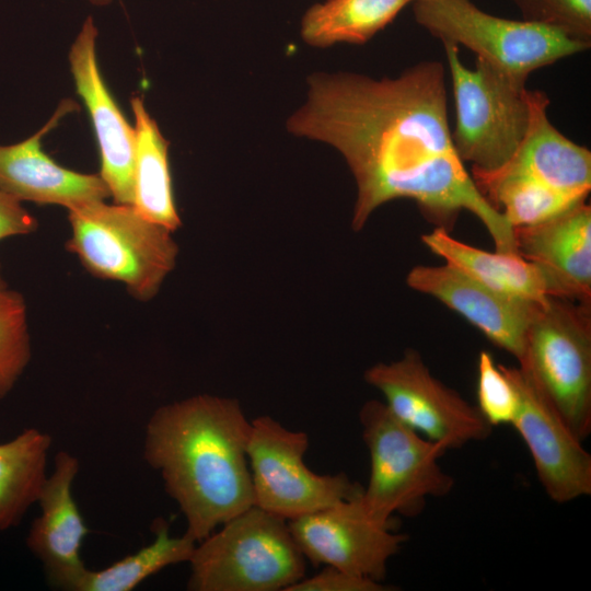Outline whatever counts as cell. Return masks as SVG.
Masks as SVG:
<instances>
[{
    "mask_svg": "<svg viewBox=\"0 0 591 591\" xmlns=\"http://www.w3.org/2000/svg\"><path fill=\"white\" fill-rule=\"evenodd\" d=\"M287 130L344 158L357 188L355 230L380 206L410 199L449 232L462 211L473 213L497 252L515 253L512 227L479 193L454 149L442 62L420 61L394 78L313 73Z\"/></svg>",
    "mask_w": 591,
    "mask_h": 591,
    "instance_id": "obj_1",
    "label": "cell"
},
{
    "mask_svg": "<svg viewBox=\"0 0 591 591\" xmlns=\"http://www.w3.org/2000/svg\"><path fill=\"white\" fill-rule=\"evenodd\" d=\"M251 429L239 401L197 394L157 408L149 418L143 457L158 471L200 542L253 506L246 454Z\"/></svg>",
    "mask_w": 591,
    "mask_h": 591,
    "instance_id": "obj_2",
    "label": "cell"
},
{
    "mask_svg": "<svg viewBox=\"0 0 591 591\" xmlns=\"http://www.w3.org/2000/svg\"><path fill=\"white\" fill-rule=\"evenodd\" d=\"M68 220L67 251L92 276L121 282L139 301L153 299L175 266L172 231L130 205L90 201L69 209Z\"/></svg>",
    "mask_w": 591,
    "mask_h": 591,
    "instance_id": "obj_3",
    "label": "cell"
},
{
    "mask_svg": "<svg viewBox=\"0 0 591 591\" xmlns=\"http://www.w3.org/2000/svg\"><path fill=\"white\" fill-rule=\"evenodd\" d=\"M188 563L192 591H286L306 567L288 521L255 505L198 542Z\"/></svg>",
    "mask_w": 591,
    "mask_h": 591,
    "instance_id": "obj_4",
    "label": "cell"
},
{
    "mask_svg": "<svg viewBox=\"0 0 591 591\" xmlns=\"http://www.w3.org/2000/svg\"><path fill=\"white\" fill-rule=\"evenodd\" d=\"M362 440L370 455V476L361 494L367 513L392 526L394 514L416 517L431 497H443L454 479L439 459L448 451L401 422L381 401L366 402L359 412Z\"/></svg>",
    "mask_w": 591,
    "mask_h": 591,
    "instance_id": "obj_5",
    "label": "cell"
},
{
    "mask_svg": "<svg viewBox=\"0 0 591 591\" xmlns=\"http://www.w3.org/2000/svg\"><path fill=\"white\" fill-rule=\"evenodd\" d=\"M520 369L572 433L591 432V304L549 297L532 321Z\"/></svg>",
    "mask_w": 591,
    "mask_h": 591,
    "instance_id": "obj_6",
    "label": "cell"
},
{
    "mask_svg": "<svg viewBox=\"0 0 591 591\" xmlns=\"http://www.w3.org/2000/svg\"><path fill=\"white\" fill-rule=\"evenodd\" d=\"M442 44L455 106L454 149L472 170L495 171L512 157L526 130L525 82L478 57L470 69L462 62L457 45Z\"/></svg>",
    "mask_w": 591,
    "mask_h": 591,
    "instance_id": "obj_7",
    "label": "cell"
},
{
    "mask_svg": "<svg viewBox=\"0 0 591 591\" xmlns=\"http://www.w3.org/2000/svg\"><path fill=\"white\" fill-rule=\"evenodd\" d=\"M412 4L416 22L432 36L465 46L525 83L531 72L591 46L552 27L491 15L472 0H414Z\"/></svg>",
    "mask_w": 591,
    "mask_h": 591,
    "instance_id": "obj_8",
    "label": "cell"
},
{
    "mask_svg": "<svg viewBox=\"0 0 591 591\" xmlns=\"http://www.w3.org/2000/svg\"><path fill=\"white\" fill-rule=\"evenodd\" d=\"M309 437L270 416L251 420L246 454L255 506L287 521L361 495L345 473L317 474L304 455Z\"/></svg>",
    "mask_w": 591,
    "mask_h": 591,
    "instance_id": "obj_9",
    "label": "cell"
},
{
    "mask_svg": "<svg viewBox=\"0 0 591 591\" xmlns=\"http://www.w3.org/2000/svg\"><path fill=\"white\" fill-rule=\"evenodd\" d=\"M364 380L401 422L448 450L485 440L493 431L476 405L437 379L415 349L370 367Z\"/></svg>",
    "mask_w": 591,
    "mask_h": 591,
    "instance_id": "obj_10",
    "label": "cell"
},
{
    "mask_svg": "<svg viewBox=\"0 0 591 591\" xmlns=\"http://www.w3.org/2000/svg\"><path fill=\"white\" fill-rule=\"evenodd\" d=\"M360 497L291 519L288 524L306 560L382 582L390 558L408 536L372 519Z\"/></svg>",
    "mask_w": 591,
    "mask_h": 591,
    "instance_id": "obj_11",
    "label": "cell"
},
{
    "mask_svg": "<svg viewBox=\"0 0 591 591\" xmlns=\"http://www.w3.org/2000/svg\"><path fill=\"white\" fill-rule=\"evenodd\" d=\"M503 368L518 393L511 426L526 445L545 493L557 503L589 496L591 454L519 366Z\"/></svg>",
    "mask_w": 591,
    "mask_h": 591,
    "instance_id": "obj_12",
    "label": "cell"
},
{
    "mask_svg": "<svg viewBox=\"0 0 591 591\" xmlns=\"http://www.w3.org/2000/svg\"><path fill=\"white\" fill-rule=\"evenodd\" d=\"M406 282L461 315L520 361L528 329L541 304L495 291L449 264L415 266Z\"/></svg>",
    "mask_w": 591,
    "mask_h": 591,
    "instance_id": "obj_13",
    "label": "cell"
},
{
    "mask_svg": "<svg viewBox=\"0 0 591 591\" xmlns=\"http://www.w3.org/2000/svg\"><path fill=\"white\" fill-rule=\"evenodd\" d=\"M97 27L88 16L73 40L69 66L78 94L90 115L100 152V176L114 202L132 201L135 128L124 117L102 77L96 58Z\"/></svg>",
    "mask_w": 591,
    "mask_h": 591,
    "instance_id": "obj_14",
    "label": "cell"
},
{
    "mask_svg": "<svg viewBox=\"0 0 591 591\" xmlns=\"http://www.w3.org/2000/svg\"><path fill=\"white\" fill-rule=\"evenodd\" d=\"M78 472L74 455L67 451L55 455L53 472L37 500L40 514L26 538L28 548L42 561L50 587L68 591H77L88 569L80 552L90 530L71 490Z\"/></svg>",
    "mask_w": 591,
    "mask_h": 591,
    "instance_id": "obj_15",
    "label": "cell"
},
{
    "mask_svg": "<svg viewBox=\"0 0 591 591\" xmlns=\"http://www.w3.org/2000/svg\"><path fill=\"white\" fill-rule=\"evenodd\" d=\"M73 108L62 102L49 121L27 139L0 146V190L19 201L58 205L67 210L111 197L99 174H84L61 166L42 148L43 137Z\"/></svg>",
    "mask_w": 591,
    "mask_h": 591,
    "instance_id": "obj_16",
    "label": "cell"
},
{
    "mask_svg": "<svg viewBox=\"0 0 591 591\" xmlns=\"http://www.w3.org/2000/svg\"><path fill=\"white\" fill-rule=\"evenodd\" d=\"M515 252L545 275L551 297L591 304V207L587 200L536 224L513 228Z\"/></svg>",
    "mask_w": 591,
    "mask_h": 591,
    "instance_id": "obj_17",
    "label": "cell"
},
{
    "mask_svg": "<svg viewBox=\"0 0 591 591\" xmlns=\"http://www.w3.org/2000/svg\"><path fill=\"white\" fill-rule=\"evenodd\" d=\"M529 123L512 157L499 169L522 175L567 193L589 196L591 152L549 120V99L544 91L528 90Z\"/></svg>",
    "mask_w": 591,
    "mask_h": 591,
    "instance_id": "obj_18",
    "label": "cell"
},
{
    "mask_svg": "<svg viewBox=\"0 0 591 591\" xmlns=\"http://www.w3.org/2000/svg\"><path fill=\"white\" fill-rule=\"evenodd\" d=\"M422 244L460 271L486 287L544 305L551 289L543 271L517 253L488 252L453 237L436 227L421 235Z\"/></svg>",
    "mask_w": 591,
    "mask_h": 591,
    "instance_id": "obj_19",
    "label": "cell"
},
{
    "mask_svg": "<svg viewBox=\"0 0 591 591\" xmlns=\"http://www.w3.org/2000/svg\"><path fill=\"white\" fill-rule=\"evenodd\" d=\"M135 118L131 206L144 218L170 231L182 222L176 209L169 163V141L141 97L130 101Z\"/></svg>",
    "mask_w": 591,
    "mask_h": 591,
    "instance_id": "obj_20",
    "label": "cell"
},
{
    "mask_svg": "<svg viewBox=\"0 0 591 591\" xmlns=\"http://www.w3.org/2000/svg\"><path fill=\"white\" fill-rule=\"evenodd\" d=\"M412 0H326L311 5L301 20L303 42L325 48L364 44L389 25Z\"/></svg>",
    "mask_w": 591,
    "mask_h": 591,
    "instance_id": "obj_21",
    "label": "cell"
},
{
    "mask_svg": "<svg viewBox=\"0 0 591 591\" xmlns=\"http://www.w3.org/2000/svg\"><path fill=\"white\" fill-rule=\"evenodd\" d=\"M50 445L51 437L36 428L0 444V531L16 525L37 502Z\"/></svg>",
    "mask_w": 591,
    "mask_h": 591,
    "instance_id": "obj_22",
    "label": "cell"
},
{
    "mask_svg": "<svg viewBox=\"0 0 591 591\" xmlns=\"http://www.w3.org/2000/svg\"><path fill=\"white\" fill-rule=\"evenodd\" d=\"M471 176L479 193L512 229L546 221L588 198L501 170H471Z\"/></svg>",
    "mask_w": 591,
    "mask_h": 591,
    "instance_id": "obj_23",
    "label": "cell"
},
{
    "mask_svg": "<svg viewBox=\"0 0 591 591\" xmlns=\"http://www.w3.org/2000/svg\"><path fill=\"white\" fill-rule=\"evenodd\" d=\"M155 525L150 544L104 569H86L77 591H130L171 565L188 563L197 543L185 534L171 536L164 520Z\"/></svg>",
    "mask_w": 591,
    "mask_h": 591,
    "instance_id": "obj_24",
    "label": "cell"
},
{
    "mask_svg": "<svg viewBox=\"0 0 591 591\" xmlns=\"http://www.w3.org/2000/svg\"><path fill=\"white\" fill-rule=\"evenodd\" d=\"M32 356L23 296L0 288V399L13 389Z\"/></svg>",
    "mask_w": 591,
    "mask_h": 591,
    "instance_id": "obj_25",
    "label": "cell"
},
{
    "mask_svg": "<svg viewBox=\"0 0 591 591\" xmlns=\"http://www.w3.org/2000/svg\"><path fill=\"white\" fill-rule=\"evenodd\" d=\"M477 409L494 428L511 425L518 408V393L503 364L482 350L477 359Z\"/></svg>",
    "mask_w": 591,
    "mask_h": 591,
    "instance_id": "obj_26",
    "label": "cell"
},
{
    "mask_svg": "<svg viewBox=\"0 0 591 591\" xmlns=\"http://www.w3.org/2000/svg\"><path fill=\"white\" fill-rule=\"evenodd\" d=\"M523 21L555 28L591 43V0H511Z\"/></svg>",
    "mask_w": 591,
    "mask_h": 591,
    "instance_id": "obj_27",
    "label": "cell"
},
{
    "mask_svg": "<svg viewBox=\"0 0 591 591\" xmlns=\"http://www.w3.org/2000/svg\"><path fill=\"white\" fill-rule=\"evenodd\" d=\"M387 587L382 582L326 566L318 573L300 579L286 591H386L393 589Z\"/></svg>",
    "mask_w": 591,
    "mask_h": 591,
    "instance_id": "obj_28",
    "label": "cell"
},
{
    "mask_svg": "<svg viewBox=\"0 0 591 591\" xmlns=\"http://www.w3.org/2000/svg\"><path fill=\"white\" fill-rule=\"evenodd\" d=\"M37 228V220L22 207L21 201L0 190V240L27 235L35 232ZM5 287L0 266V288Z\"/></svg>",
    "mask_w": 591,
    "mask_h": 591,
    "instance_id": "obj_29",
    "label": "cell"
},
{
    "mask_svg": "<svg viewBox=\"0 0 591 591\" xmlns=\"http://www.w3.org/2000/svg\"><path fill=\"white\" fill-rule=\"evenodd\" d=\"M91 3L95 5H105L111 3L113 0H89Z\"/></svg>",
    "mask_w": 591,
    "mask_h": 591,
    "instance_id": "obj_30",
    "label": "cell"
},
{
    "mask_svg": "<svg viewBox=\"0 0 591 591\" xmlns=\"http://www.w3.org/2000/svg\"><path fill=\"white\" fill-rule=\"evenodd\" d=\"M413 1H414V0H412V2H413ZM412 2H410V3H412Z\"/></svg>",
    "mask_w": 591,
    "mask_h": 591,
    "instance_id": "obj_31",
    "label": "cell"
}]
</instances>
